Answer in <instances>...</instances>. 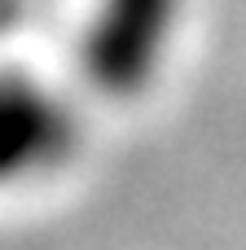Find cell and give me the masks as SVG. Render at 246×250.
<instances>
[{"label":"cell","instance_id":"cell-1","mask_svg":"<svg viewBox=\"0 0 246 250\" xmlns=\"http://www.w3.org/2000/svg\"><path fill=\"white\" fill-rule=\"evenodd\" d=\"M189 0H92L75 35V70L101 101H141L167 70Z\"/></svg>","mask_w":246,"mask_h":250},{"label":"cell","instance_id":"cell-2","mask_svg":"<svg viewBox=\"0 0 246 250\" xmlns=\"http://www.w3.org/2000/svg\"><path fill=\"white\" fill-rule=\"evenodd\" d=\"M79 149V114L44 75L0 62V193L66 171Z\"/></svg>","mask_w":246,"mask_h":250},{"label":"cell","instance_id":"cell-3","mask_svg":"<svg viewBox=\"0 0 246 250\" xmlns=\"http://www.w3.org/2000/svg\"><path fill=\"white\" fill-rule=\"evenodd\" d=\"M18 18H22V0H0V35L18 26Z\"/></svg>","mask_w":246,"mask_h":250}]
</instances>
